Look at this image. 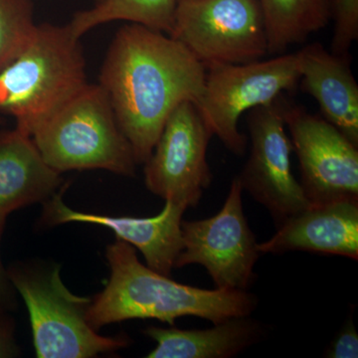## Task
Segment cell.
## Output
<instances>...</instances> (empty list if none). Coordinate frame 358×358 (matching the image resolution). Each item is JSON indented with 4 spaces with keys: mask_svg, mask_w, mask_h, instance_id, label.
Listing matches in <instances>:
<instances>
[{
    "mask_svg": "<svg viewBox=\"0 0 358 358\" xmlns=\"http://www.w3.org/2000/svg\"><path fill=\"white\" fill-rule=\"evenodd\" d=\"M242 188L233 178L221 210L210 218L183 221V249L174 268L203 266L216 288L247 291L255 279L260 257L256 236L245 216Z\"/></svg>",
    "mask_w": 358,
    "mask_h": 358,
    "instance_id": "cell-8",
    "label": "cell"
},
{
    "mask_svg": "<svg viewBox=\"0 0 358 358\" xmlns=\"http://www.w3.org/2000/svg\"><path fill=\"white\" fill-rule=\"evenodd\" d=\"M46 164L58 173L103 169L133 176L136 160L107 93L87 84L31 134Z\"/></svg>",
    "mask_w": 358,
    "mask_h": 358,
    "instance_id": "cell-4",
    "label": "cell"
},
{
    "mask_svg": "<svg viewBox=\"0 0 358 358\" xmlns=\"http://www.w3.org/2000/svg\"><path fill=\"white\" fill-rule=\"evenodd\" d=\"M169 36L206 68L246 64L268 54L258 0H178Z\"/></svg>",
    "mask_w": 358,
    "mask_h": 358,
    "instance_id": "cell-7",
    "label": "cell"
},
{
    "mask_svg": "<svg viewBox=\"0 0 358 358\" xmlns=\"http://www.w3.org/2000/svg\"><path fill=\"white\" fill-rule=\"evenodd\" d=\"M301 91L312 96L322 117L358 145V84L350 56L338 55L320 43L296 52Z\"/></svg>",
    "mask_w": 358,
    "mask_h": 358,
    "instance_id": "cell-14",
    "label": "cell"
},
{
    "mask_svg": "<svg viewBox=\"0 0 358 358\" xmlns=\"http://www.w3.org/2000/svg\"><path fill=\"white\" fill-rule=\"evenodd\" d=\"M183 205L166 201L164 209L154 217H115L73 210L64 203L61 193H55L43 203L41 221L45 226L69 222L91 223L114 231L117 239L124 240L145 257L148 267L171 277L176 259L183 249Z\"/></svg>",
    "mask_w": 358,
    "mask_h": 358,
    "instance_id": "cell-12",
    "label": "cell"
},
{
    "mask_svg": "<svg viewBox=\"0 0 358 358\" xmlns=\"http://www.w3.org/2000/svg\"><path fill=\"white\" fill-rule=\"evenodd\" d=\"M203 94L196 106L213 136L232 154L242 157L248 138L238 127L245 113L274 103L294 91L301 78L298 53L281 54L246 64L206 68Z\"/></svg>",
    "mask_w": 358,
    "mask_h": 358,
    "instance_id": "cell-6",
    "label": "cell"
},
{
    "mask_svg": "<svg viewBox=\"0 0 358 358\" xmlns=\"http://www.w3.org/2000/svg\"><path fill=\"white\" fill-rule=\"evenodd\" d=\"M6 215L0 214V244H1L2 234L6 227ZM14 287L9 280L7 270L3 267L0 255V310H7L13 308L15 305V296H14Z\"/></svg>",
    "mask_w": 358,
    "mask_h": 358,
    "instance_id": "cell-23",
    "label": "cell"
},
{
    "mask_svg": "<svg viewBox=\"0 0 358 358\" xmlns=\"http://www.w3.org/2000/svg\"><path fill=\"white\" fill-rule=\"evenodd\" d=\"M265 21L268 52L281 55L324 29L331 18L329 0H258Z\"/></svg>",
    "mask_w": 358,
    "mask_h": 358,
    "instance_id": "cell-17",
    "label": "cell"
},
{
    "mask_svg": "<svg viewBox=\"0 0 358 358\" xmlns=\"http://www.w3.org/2000/svg\"><path fill=\"white\" fill-rule=\"evenodd\" d=\"M258 243L261 254L301 251L358 260V201L310 204Z\"/></svg>",
    "mask_w": 358,
    "mask_h": 358,
    "instance_id": "cell-13",
    "label": "cell"
},
{
    "mask_svg": "<svg viewBox=\"0 0 358 358\" xmlns=\"http://www.w3.org/2000/svg\"><path fill=\"white\" fill-rule=\"evenodd\" d=\"M81 38L69 24H37L32 38L0 71V113L31 136L88 84Z\"/></svg>",
    "mask_w": 358,
    "mask_h": 358,
    "instance_id": "cell-3",
    "label": "cell"
},
{
    "mask_svg": "<svg viewBox=\"0 0 358 358\" xmlns=\"http://www.w3.org/2000/svg\"><path fill=\"white\" fill-rule=\"evenodd\" d=\"M110 268L107 286L92 298L87 322L94 331L115 322L155 319L173 326L181 317H199L213 324L247 317L258 298L248 291L204 289L173 281L143 265L136 248L124 240L108 245Z\"/></svg>",
    "mask_w": 358,
    "mask_h": 358,
    "instance_id": "cell-2",
    "label": "cell"
},
{
    "mask_svg": "<svg viewBox=\"0 0 358 358\" xmlns=\"http://www.w3.org/2000/svg\"><path fill=\"white\" fill-rule=\"evenodd\" d=\"M178 0H101L96 6L75 13L69 24L78 38L98 26L112 21H129L171 35Z\"/></svg>",
    "mask_w": 358,
    "mask_h": 358,
    "instance_id": "cell-18",
    "label": "cell"
},
{
    "mask_svg": "<svg viewBox=\"0 0 358 358\" xmlns=\"http://www.w3.org/2000/svg\"><path fill=\"white\" fill-rule=\"evenodd\" d=\"M101 1V0H96V2Z\"/></svg>",
    "mask_w": 358,
    "mask_h": 358,
    "instance_id": "cell-24",
    "label": "cell"
},
{
    "mask_svg": "<svg viewBox=\"0 0 358 358\" xmlns=\"http://www.w3.org/2000/svg\"><path fill=\"white\" fill-rule=\"evenodd\" d=\"M14 320L7 310H0V358H13L20 355L14 338Z\"/></svg>",
    "mask_w": 358,
    "mask_h": 358,
    "instance_id": "cell-22",
    "label": "cell"
},
{
    "mask_svg": "<svg viewBox=\"0 0 358 358\" xmlns=\"http://www.w3.org/2000/svg\"><path fill=\"white\" fill-rule=\"evenodd\" d=\"M324 357L329 358H357L358 334L352 315L346 320L341 331L327 348Z\"/></svg>",
    "mask_w": 358,
    "mask_h": 358,
    "instance_id": "cell-21",
    "label": "cell"
},
{
    "mask_svg": "<svg viewBox=\"0 0 358 358\" xmlns=\"http://www.w3.org/2000/svg\"><path fill=\"white\" fill-rule=\"evenodd\" d=\"M143 333L157 343L148 358H230L261 341L266 329L247 315L231 317L210 329L150 327Z\"/></svg>",
    "mask_w": 358,
    "mask_h": 358,
    "instance_id": "cell-16",
    "label": "cell"
},
{
    "mask_svg": "<svg viewBox=\"0 0 358 358\" xmlns=\"http://www.w3.org/2000/svg\"><path fill=\"white\" fill-rule=\"evenodd\" d=\"M61 173L40 154L31 136L15 128L0 133V214L44 203L62 185Z\"/></svg>",
    "mask_w": 358,
    "mask_h": 358,
    "instance_id": "cell-15",
    "label": "cell"
},
{
    "mask_svg": "<svg viewBox=\"0 0 358 358\" xmlns=\"http://www.w3.org/2000/svg\"><path fill=\"white\" fill-rule=\"evenodd\" d=\"M310 204L358 201V145L322 115L280 98Z\"/></svg>",
    "mask_w": 358,
    "mask_h": 358,
    "instance_id": "cell-9",
    "label": "cell"
},
{
    "mask_svg": "<svg viewBox=\"0 0 358 358\" xmlns=\"http://www.w3.org/2000/svg\"><path fill=\"white\" fill-rule=\"evenodd\" d=\"M334 35L331 51L350 56L352 44L358 39V0H329Z\"/></svg>",
    "mask_w": 358,
    "mask_h": 358,
    "instance_id": "cell-20",
    "label": "cell"
},
{
    "mask_svg": "<svg viewBox=\"0 0 358 358\" xmlns=\"http://www.w3.org/2000/svg\"><path fill=\"white\" fill-rule=\"evenodd\" d=\"M205 77L206 67L169 35L133 23L115 33L99 84L109 96L136 164L150 159L179 103L199 105Z\"/></svg>",
    "mask_w": 358,
    "mask_h": 358,
    "instance_id": "cell-1",
    "label": "cell"
},
{
    "mask_svg": "<svg viewBox=\"0 0 358 358\" xmlns=\"http://www.w3.org/2000/svg\"><path fill=\"white\" fill-rule=\"evenodd\" d=\"M280 98L249 110L251 150L237 176L243 190L268 209L277 227L310 205L292 171L293 145L287 134Z\"/></svg>",
    "mask_w": 358,
    "mask_h": 358,
    "instance_id": "cell-11",
    "label": "cell"
},
{
    "mask_svg": "<svg viewBox=\"0 0 358 358\" xmlns=\"http://www.w3.org/2000/svg\"><path fill=\"white\" fill-rule=\"evenodd\" d=\"M36 27L30 0H0V71L20 55Z\"/></svg>",
    "mask_w": 358,
    "mask_h": 358,
    "instance_id": "cell-19",
    "label": "cell"
},
{
    "mask_svg": "<svg viewBox=\"0 0 358 358\" xmlns=\"http://www.w3.org/2000/svg\"><path fill=\"white\" fill-rule=\"evenodd\" d=\"M212 136L195 103H179L145 162L148 189L186 208L196 206L213 179L207 162Z\"/></svg>",
    "mask_w": 358,
    "mask_h": 358,
    "instance_id": "cell-10",
    "label": "cell"
},
{
    "mask_svg": "<svg viewBox=\"0 0 358 358\" xmlns=\"http://www.w3.org/2000/svg\"><path fill=\"white\" fill-rule=\"evenodd\" d=\"M7 274L29 313L37 357H95L129 345L128 336H103L90 327L92 298L71 293L61 279L60 266L16 264Z\"/></svg>",
    "mask_w": 358,
    "mask_h": 358,
    "instance_id": "cell-5",
    "label": "cell"
}]
</instances>
